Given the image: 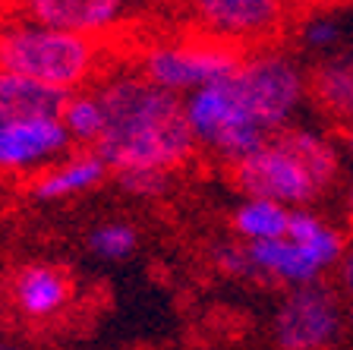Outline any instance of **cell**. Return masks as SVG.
I'll use <instances>...</instances> for the list:
<instances>
[{"label":"cell","mask_w":353,"mask_h":350,"mask_svg":"<svg viewBox=\"0 0 353 350\" xmlns=\"http://www.w3.org/2000/svg\"><path fill=\"white\" fill-rule=\"evenodd\" d=\"M306 95L334 124H353V57L322 60L306 73Z\"/></svg>","instance_id":"9a60e30c"},{"label":"cell","mask_w":353,"mask_h":350,"mask_svg":"<svg viewBox=\"0 0 353 350\" xmlns=\"http://www.w3.org/2000/svg\"><path fill=\"white\" fill-rule=\"evenodd\" d=\"M70 136L63 124L48 120H19V124L0 126V168L3 171H29L44 161H54L66 152Z\"/></svg>","instance_id":"30bf717a"},{"label":"cell","mask_w":353,"mask_h":350,"mask_svg":"<svg viewBox=\"0 0 353 350\" xmlns=\"http://www.w3.org/2000/svg\"><path fill=\"white\" fill-rule=\"evenodd\" d=\"M205 35L228 44L265 41L284 26V0H190Z\"/></svg>","instance_id":"ba28073f"},{"label":"cell","mask_w":353,"mask_h":350,"mask_svg":"<svg viewBox=\"0 0 353 350\" xmlns=\"http://www.w3.org/2000/svg\"><path fill=\"white\" fill-rule=\"evenodd\" d=\"M350 325H353V303H350Z\"/></svg>","instance_id":"f1b7e54d"},{"label":"cell","mask_w":353,"mask_h":350,"mask_svg":"<svg viewBox=\"0 0 353 350\" xmlns=\"http://www.w3.org/2000/svg\"><path fill=\"white\" fill-rule=\"evenodd\" d=\"M287 237L296 240L300 246H306L309 253L325 265V269L334 265V262H341V255H344V249H347L344 237H341L331 224H325L322 218H316L312 212H306V208H294V212H290Z\"/></svg>","instance_id":"ac0fdd59"},{"label":"cell","mask_w":353,"mask_h":350,"mask_svg":"<svg viewBox=\"0 0 353 350\" xmlns=\"http://www.w3.org/2000/svg\"><path fill=\"white\" fill-rule=\"evenodd\" d=\"M290 212H294V208L268 202V199H246L234 212L230 224H234V233L243 243H268V240L287 237Z\"/></svg>","instance_id":"e0dca14e"},{"label":"cell","mask_w":353,"mask_h":350,"mask_svg":"<svg viewBox=\"0 0 353 350\" xmlns=\"http://www.w3.org/2000/svg\"><path fill=\"white\" fill-rule=\"evenodd\" d=\"M136 246H139V233L126 221H108V224H98L88 233V249L108 259V262H120V259L132 255Z\"/></svg>","instance_id":"ffe728a7"},{"label":"cell","mask_w":353,"mask_h":350,"mask_svg":"<svg viewBox=\"0 0 353 350\" xmlns=\"http://www.w3.org/2000/svg\"><path fill=\"white\" fill-rule=\"evenodd\" d=\"M347 146H350V148H353V124H350V126H347Z\"/></svg>","instance_id":"d4e9b609"},{"label":"cell","mask_w":353,"mask_h":350,"mask_svg":"<svg viewBox=\"0 0 353 350\" xmlns=\"http://www.w3.org/2000/svg\"><path fill=\"white\" fill-rule=\"evenodd\" d=\"M126 0H7V10L29 26L76 32V35H101L117 26Z\"/></svg>","instance_id":"9c48e42d"},{"label":"cell","mask_w":353,"mask_h":350,"mask_svg":"<svg viewBox=\"0 0 353 350\" xmlns=\"http://www.w3.org/2000/svg\"><path fill=\"white\" fill-rule=\"evenodd\" d=\"M230 180L246 199H268L287 208H303L322 193L278 133H272V139L250 158L230 164Z\"/></svg>","instance_id":"8992f818"},{"label":"cell","mask_w":353,"mask_h":350,"mask_svg":"<svg viewBox=\"0 0 353 350\" xmlns=\"http://www.w3.org/2000/svg\"><path fill=\"white\" fill-rule=\"evenodd\" d=\"M104 60L98 35L44 29V26H7L0 29V73H16L66 95L95 79Z\"/></svg>","instance_id":"7a4b0ae2"},{"label":"cell","mask_w":353,"mask_h":350,"mask_svg":"<svg viewBox=\"0 0 353 350\" xmlns=\"http://www.w3.org/2000/svg\"><path fill=\"white\" fill-rule=\"evenodd\" d=\"M60 124H63L70 142H79L85 148H95L104 130V110L98 104L95 92H73L66 98L63 110H60Z\"/></svg>","instance_id":"d6986e66"},{"label":"cell","mask_w":353,"mask_h":350,"mask_svg":"<svg viewBox=\"0 0 353 350\" xmlns=\"http://www.w3.org/2000/svg\"><path fill=\"white\" fill-rule=\"evenodd\" d=\"M341 281H344V287L353 293V246L344 249V255H341Z\"/></svg>","instance_id":"cb8c5ba5"},{"label":"cell","mask_w":353,"mask_h":350,"mask_svg":"<svg viewBox=\"0 0 353 350\" xmlns=\"http://www.w3.org/2000/svg\"><path fill=\"white\" fill-rule=\"evenodd\" d=\"M250 246V259L256 265L259 281H278V284H290V287H306L316 284L319 275L325 271V265L319 262L316 255L309 253L306 246H300L290 237L281 240H268V243H246Z\"/></svg>","instance_id":"7c38bea8"},{"label":"cell","mask_w":353,"mask_h":350,"mask_svg":"<svg viewBox=\"0 0 353 350\" xmlns=\"http://www.w3.org/2000/svg\"><path fill=\"white\" fill-rule=\"evenodd\" d=\"M117 183L126 193H132V196L154 199L161 193H168L170 174H164V171H123V174H117Z\"/></svg>","instance_id":"7402d4cb"},{"label":"cell","mask_w":353,"mask_h":350,"mask_svg":"<svg viewBox=\"0 0 353 350\" xmlns=\"http://www.w3.org/2000/svg\"><path fill=\"white\" fill-rule=\"evenodd\" d=\"M344 315L338 297L325 284L294 287L274 313L278 350H328L338 341Z\"/></svg>","instance_id":"52a82bcc"},{"label":"cell","mask_w":353,"mask_h":350,"mask_svg":"<svg viewBox=\"0 0 353 350\" xmlns=\"http://www.w3.org/2000/svg\"><path fill=\"white\" fill-rule=\"evenodd\" d=\"M278 139L300 158V164L309 171V177L316 180V186L322 193L338 180L341 155L334 148V142H328L322 133L300 130V126H284V130H278Z\"/></svg>","instance_id":"2e32d148"},{"label":"cell","mask_w":353,"mask_h":350,"mask_svg":"<svg viewBox=\"0 0 353 350\" xmlns=\"http://www.w3.org/2000/svg\"><path fill=\"white\" fill-rule=\"evenodd\" d=\"M350 218H353V183H350Z\"/></svg>","instance_id":"83f0119b"},{"label":"cell","mask_w":353,"mask_h":350,"mask_svg":"<svg viewBox=\"0 0 353 350\" xmlns=\"http://www.w3.org/2000/svg\"><path fill=\"white\" fill-rule=\"evenodd\" d=\"M13 307L29 319H51L73 300L70 271L51 262H29L13 275L10 284Z\"/></svg>","instance_id":"8fae6325"},{"label":"cell","mask_w":353,"mask_h":350,"mask_svg":"<svg viewBox=\"0 0 353 350\" xmlns=\"http://www.w3.org/2000/svg\"><path fill=\"white\" fill-rule=\"evenodd\" d=\"M3 13H10V10H7V0H0V16H3Z\"/></svg>","instance_id":"4316f807"},{"label":"cell","mask_w":353,"mask_h":350,"mask_svg":"<svg viewBox=\"0 0 353 350\" xmlns=\"http://www.w3.org/2000/svg\"><path fill=\"white\" fill-rule=\"evenodd\" d=\"M240 64L243 54L236 51V44L202 35L190 41L148 48L142 57V76L170 95H180V92H196L202 86L228 79L240 70Z\"/></svg>","instance_id":"277c9868"},{"label":"cell","mask_w":353,"mask_h":350,"mask_svg":"<svg viewBox=\"0 0 353 350\" xmlns=\"http://www.w3.org/2000/svg\"><path fill=\"white\" fill-rule=\"evenodd\" d=\"M183 114H186V124L192 130L196 146L199 142L208 146L228 164L250 158L252 152H259L272 139V133H265L246 114L243 101L236 98L234 86H230V76L190 92V98L183 101Z\"/></svg>","instance_id":"3957f363"},{"label":"cell","mask_w":353,"mask_h":350,"mask_svg":"<svg viewBox=\"0 0 353 350\" xmlns=\"http://www.w3.org/2000/svg\"><path fill=\"white\" fill-rule=\"evenodd\" d=\"M104 110V130L92 152L114 174L164 171L174 174L192 158L196 139L186 124L183 101L152 86L142 73L110 76L95 88Z\"/></svg>","instance_id":"6da1fadb"},{"label":"cell","mask_w":353,"mask_h":350,"mask_svg":"<svg viewBox=\"0 0 353 350\" xmlns=\"http://www.w3.org/2000/svg\"><path fill=\"white\" fill-rule=\"evenodd\" d=\"M0 350H19L16 344H7V341H0Z\"/></svg>","instance_id":"484cf974"},{"label":"cell","mask_w":353,"mask_h":350,"mask_svg":"<svg viewBox=\"0 0 353 350\" xmlns=\"http://www.w3.org/2000/svg\"><path fill=\"white\" fill-rule=\"evenodd\" d=\"M66 92L41 86L35 79L16 73H0V126L19 124V120H60L66 104Z\"/></svg>","instance_id":"5bb4252c"},{"label":"cell","mask_w":353,"mask_h":350,"mask_svg":"<svg viewBox=\"0 0 353 350\" xmlns=\"http://www.w3.org/2000/svg\"><path fill=\"white\" fill-rule=\"evenodd\" d=\"M230 86L246 114L265 133L284 130L306 98V73L281 54H256L243 60L240 70L230 76Z\"/></svg>","instance_id":"5b68a950"},{"label":"cell","mask_w":353,"mask_h":350,"mask_svg":"<svg viewBox=\"0 0 353 350\" xmlns=\"http://www.w3.org/2000/svg\"><path fill=\"white\" fill-rule=\"evenodd\" d=\"M338 38H341V29L334 26V22H328V19H316V22H309L306 29H303V41H306L309 48H319V51L334 48Z\"/></svg>","instance_id":"603a6c76"},{"label":"cell","mask_w":353,"mask_h":350,"mask_svg":"<svg viewBox=\"0 0 353 350\" xmlns=\"http://www.w3.org/2000/svg\"><path fill=\"white\" fill-rule=\"evenodd\" d=\"M108 174H110L108 164L92 148H85V152H76L70 158L57 161V164H48L41 174L32 177L29 196L41 199V202L70 199V196H79V193H88L92 186H98Z\"/></svg>","instance_id":"4fadbf2b"},{"label":"cell","mask_w":353,"mask_h":350,"mask_svg":"<svg viewBox=\"0 0 353 350\" xmlns=\"http://www.w3.org/2000/svg\"><path fill=\"white\" fill-rule=\"evenodd\" d=\"M212 265L228 278H246V281H259L256 265L250 259V246L243 240H221L212 246Z\"/></svg>","instance_id":"44dd1931"}]
</instances>
